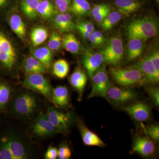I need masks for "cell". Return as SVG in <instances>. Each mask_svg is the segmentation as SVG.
Wrapping results in <instances>:
<instances>
[{"label":"cell","mask_w":159,"mask_h":159,"mask_svg":"<svg viewBox=\"0 0 159 159\" xmlns=\"http://www.w3.org/2000/svg\"><path fill=\"white\" fill-rule=\"evenodd\" d=\"M110 12V8L104 10L102 12H100L99 14L94 16H93L94 20L98 22L101 23L105 19Z\"/></svg>","instance_id":"7bdbcfd3"},{"label":"cell","mask_w":159,"mask_h":159,"mask_svg":"<svg viewBox=\"0 0 159 159\" xmlns=\"http://www.w3.org/2000/svg\"><path fill=\"white\" fill-rule=\"evenodd\" d=\"M110 73L117 84L124 86L136 85L145 80L142 72L136 66L130 68H111Z\"/></svg>","instance_id":"5b68a950"},{"label":"cell","mask_w":159,"mask_h":159,"mask_svg":"<svg viewBox=\"0 0 159 159\" xmlns=\"http://www.w3.org/2000/svg\"><path fill=\"white\" fill-rule=\"evenodd\" d=\"M70 82L78 93L79 99H81L87 82V76L84 71L80 68L76 69L70 76Z\"/></svg>","instance_id":"2e32d148"},{"label":"cell","mask_w":159,"mask_h":159,"mask_svg":"<svg viewBox=\"0 0 159 159\" xmlns=\"http://www.w3.org/2000/svg\"><path fill=\"white\" fill-rule=\"evenodd\" d=\"M109 6L108 5L105 4H99V5H96L93 9H92V14L93 16L99 14L100 12H102L106 9H109Z\"/></svg>","instance_id":"60d3db41"},{"label":"cell","mask_w":159,"mask_h":159,"mask_svg":"<svg viewBox=\"0 0 159 159\" xmlns=\"http://www.w3.org/2000/svg\"><path fill=\"white\" fill-rule=\"evenodd\" d=\"M17 53L6 33L0 29V70L11 72L16 66Z\"/></svg>","instance_id":"277c9868"},{"label":"cell","mask_w":159,"mask_h":159,"mask_svg":"<svg viewBox=\"0 0 159 159\" xmlns=\"http://www.w3.org/2000/svg\"><path fill=\"white\" fill-rule=\"evenodd\" d=\"M136 98L135 93L130 89L120 88L110 85L106 93V99L117 104L125 103Z\"/></svg>","instance_id":"30bf717a"},{"label":"cell","mask_w":159,"mask_h":159,"mask_svg":"<svg viewBox=\"0 0 159 159\" xmlns=\"http://www.w3.org/2000/svg\"><path fill=\"white\" fill-rule=\"evenodd\" d=\"M76 26H80L90 33H92L95 30V26L91 22L88 20L78 21L77 22Z\"/></svg>","instance_id":"f35d334b"},{"label":"cell","mask_w":159,"mask_h":159,"mask_svg":"<svg viewBox=\"0 0 159 159\" xmlns=\"http://www.w3.org/2000/svg\"><path fill=\"white\" fill-rule=\"evenodd\" d=\"M148 93L152 99L155 104L158 106L159 105V89L158 88H151L148 90Z\"/></svg>","instance_id":"74e56055"},{"label":"cell","mask_w":159,"mask_h":159,"mask_svg":"<svg viewBox=\"0 0 159 159\" xmlns=\"http://www.w3.org/2000/svg\"><path fill=\"white\" fill-rule=\"evenodd\" d=\"M33 57L39 61L47 70L51 66L53 54L49 48L44 47L36 49L33 53Z\"/></svg>","instance_id":"603a6c76"},{"label":"cell","mask_w":159,"mask_h":159,"mask_svg":"<svg viewBox=\"0 0 159 159\" xmlns=\"http://www.w3.org/2000/svg\"><path fill=\"white\" fill-rule=\"evenodd\" d=\"M48 30L42 27L34 28L31 31V39L32 44L34 47L39 46L44 42L48 38Z\"/></svg>","instance_id":"f1b7e54d"},{"label":"cell","mask_w":159,"mask_h":159,"mask_svg":"<svg viewBox=\"0 0 159 159\" xmlns=\"http://www.w3.org/2000/svg\"><path fill=\"white\" fill-rule=\"evenodd\" d=\"M156 1L157 2L159 3V0H156Z\"/></svg>","instance_id":"c3c4849f"},{"label":"cell","mask_w":159,"mask_h":159,"mask_svg":"<svg viewBox=\"0 0 159 159\" xmlns=\"http://www.w3.org/2000/svg\"><path fill=\"white\" fill-rule=\"evenodd\" d=\"M72 152L70 149L66 145H61L58 149L57 158L59 159H68L71 157Z\"/></svg>","instance_id":"e575fe53"},{"label":"cell","mask_w":159,"mask_h":159,"mask_svg":"<svg viewBox=\"0 0 159 159\" xmlns=\"http://www.w3.org/2000/svg\"><path fill=\"white\" fill-rule=\"evenodd\" d=\"M58 155V149L53 146H49L45 154L46 159H56Z\"/></svg>","instance_id":"ab89813d"},{"label":"cell","mask_w":159,"mask_h":159,"mask_svg":"<svg viewBox=\"0 0 159 159\" xmlns=\"http://www.w3.org/2000/svg\"><path fill=\"white\" fill-rule=\"evenodd\" d=\"M9 24L12 31L20 39H24L26 34L25 23L19 15H12L9 19Z\"/></svg>","instance_id":"cb8c5ba5"},{"label":"cell","mask_w":159,"mask_h":159,"mask_svg":"<svg viewBox=\"0 0 159 159\" xmlns=\"http://www.w3.org/2000/svg\"><path fill=\"white\" fill-rule=\"evenodd\" d=\"M123 52L122 39L119 36H114L109 39L100 53L103 56L104 61L112 65H117L123 58Z\"/></svg>","instance_id":"8992f818"},{"label":"cell","mask_w":159,"mask_h":159,"mask_svg":"<svg viewBox=\"0 0 159 159\" xmlns=\"http://www.w3.org/2000/svg\"><path fill=\"white\" fill-rule=\"evenodd\" d=\"M146 132L148 135L154 141H159V126L158 125H153L146 128Z\"/></svg>","instance_id":"d590c367"},{"label":"cell","mask_w":159,"mask_h":159,"mask_svg":"<svg viewBox=\"0 0 159 159\" xmlns=\"http://www.w3.org/2000/svg\"><path fill=\"white\" fill-rule=\"evenodd\" d=\"M48 46L52 51H58L62 46V38L57 32H53L50 36Z\"/></svg>","instance_id":"836d02e7"},{"label":"cell","mask_w":159,"mask_h":159,"mask_svg":"<svg viewBox=\"0 0 159 159\" xmlns=\"http://www.w3.org/2000/svg\"><path fill=\"white\" fill-rule=\"evenodd\" d=\"M88 39L93 45L96 46V47H98V46H100L98 40L96 38V37H95V35H94L93 33H91L90 34L88 38Z\"/></svg>","instance_id":"bcb514c9"},{"label":"cell","mask_w":159,"mask_h":159,"mask_svg":"<svg viewBox=\"0 0 159 159\" xmlns=\"http://www.w3.org/2000/svg\"><path fill=\"white\" fill-rule=\"evenodd\" d=\"M92 81V89L89 98L95 97H100L105 98L102 91V86L98 74L95 72L90 78Z\"/></svg>","instance_id":"1f68e13d"},{"label":"cell","mask_w":159,"mask_h":159,"mask_svg":"<svg viewBox=\"0 0 159 159\" xmlns=\"http://www.w3.org/2000/svg\"><path fill=\"white\" fill-rule=\"evenodd\" d=\"M124 109L129 115L139 122L146 121L150 117V109L143 102H136L126 107Z\"/></svg>","instance_id":"4fadbf2b"},{"label":"cell","mask_w":159,"mask_h":159,"mask_svg":"<svg viewBox=\"0 0 159 159\" xmlns=\"http://www.w3.org/2000/svg\"><path fill=\"white\" fill-rule=\"evenodd\" d=\"M39 2V0H22L21 8L24 14L29 19H35Z\"/></svg>","instance_id":"4316f807"},{"label":"cell","mask_w":159,"mask_h":159,"mask_svg":"<svg viewBox=\"0 0 159 159\" xmlns=\"http://www.w3.org/2000/svg\"><path fill=\"white\" fill-rule=\"evenodd\" d=\"M10 2V0H0V12L6 9Z\"/></svg>","instance_id":"7dc6e473"},{"label":"cell","mask_w":159,"mask_h":159,"mask_svg":"<svg viewBox=\"0 0 159 159\" xmlns=\"http://www.w3.org/2000/svg\"><path fill=\"white\" fill-rule=\"evenodd\" d=\"M54 27L61 32L73 31L76 28V25L69 13H61L54 17L53 20Z\"/></svg>","instance_id":"e0dca14e"},{"label":"cell","mask_w":159,"mask_h":159,"mask_svg":"<svg viewBox=\"0 0 159 159\" xmlns=\"http://www.w3.org/2000/svg\"><path fill=\"white\" fill-rule=\"evenodd\" d=\"M115 5L121 14L126 16L138 11L142 6L138 0H116Z\"/></svg>","instance_id":"d6986e66"},{"label":"cell","mask_w":159,"mask_h":159,"mask_svg":"<svg viewBox=\"0 0 159 159\" xmlns=\"http://www.w3.org/2000/svg\"><path fill=\"white\" fill-rule=\"evenodd\" d=\"M76 28L78 29L80 33L81 34V36H82L85 39H88L89 36L91 33H90V32L87 31L85 29H84L83 28L80 27V26L76 25Z\"/></svg>","instance_id":"f6af8a7d"},{"label":"cell","mask_w":159,"mask_h":159,"mask_svg":"<svg viewBox=\"0 0 159 159\" xmlns=\"http://www.w3.org/2000/svg\"><path fill=\"white\" fill-rule=\"evenodd\" d=\"M38 101L35 95L29 91L18 93L10 101L8 107L9 114L20 119H28L34 115Z\"/></svg>","instance_id":"7a4b0ae2"},{"label":"cell","mask_w":159,"mask_h":159,"mask_svg":"<svg viewBox=\"0 0 159 159\" xmlns=\"http://www.w3.org/2000/svg\"><path fill=\"white\" fill-rule=\"evenodd\" d=\"M12 88L6 81L0 80V113L7 111L11 101Z\"/></svg>","instance_id":"ffe728a7"},{"label":"cell","mask_w":159,"mask_h":159,"mask_svg":"<svg viewBox=\"0 0 159 159\" xmlns=\"http://www.w3.org/2000/svg\"><path fill=\"white\" fill-rule=\"evenodd\" d=\"M92 33L95 35V37L98 40L100 45H102L106 41L105 37L101 32L99 31H94Z\"/></svg>","instance_id":"ee69618b"},{"label":"cell","mask_w":159,"mask_h":159,"mask_svg":"<svg viewBox=\"0 0 159 159\" xmlns=\"http://www.w3.org/2000/svg\"><path fill=\"white\" fill-rule=\"evenodd\" d=\"M51 100L59 107H65L69 105L70 95L68 89L64 86H58L53 89Z\"/></svg>","instance_id":"ac0fdd59"},{"label":"cell","mask_w":159,"mask_h":159,"mask_svg":"<svg viewBox=\"0 0 159 159\" xmlns=\"http://www.w3.org/2000/svg\"><path fill=\"white\" fill-rule=\"evenodd\" d=\"M129 38L147 40L154 37L158 31L157 22L152 17L134 20L127 26Z\"/></svg>","instance_id":"3957f363"},{"label":"cell","mask_w":159,"mask_h":159,"mask_svg":"<svg viewBox=\"0 0 159 159\" xmlns=\"http://www.w3.org/2000/svg\"><path fill=\"white\" fill-rule=\"evenodd\" d=\"M78 126L83 142L84 145L89 146L105 147V143L101 139L97 134L89 130L83 122L79 121Z\"/></svg>","instance_id":"9a60e30c"},{"label":"cell","mask_w":159,"mask_h":159,"mask_svg":"<svg viewBox=\"0 0 159 159\" xmlns=\"http://www.w3.org/2000/svg\"><path fill=\"white\" fill-rule=\"evenodd\" d=\"M145 45L142 39L137 38L129 39L127 45V59L129 61L137 59L142 55Z\"/></svg>","instance_id":"44dd1931"},{"label":"cell","mask_w":159,"mask_h":159,"mask_svg":"<svg viewBox=\"0 0 159 159\" xmlns=\"http://www.w3.org/2000/svg\"><path fill=\"white\" fill-rule=\"evenodd\" d=\"M31 133L36 138L44 139L53 135L57 132L45 113L41 114L33 123Z\"/></svg>","instance_id":"9c48e42d"},{"label":"cell","mask_w":159,"mask_h":159,"mask_svg":"<svg viewBox=\"0 0 159 159\" xmlns=\"http://www.w3.org/2000/svg\"><path fill=\"white\" fill-rule=\"evenodd\" d=\"M135 66L142 72L145 80L152 83H158L159 72L157 71L148 55L141 59Z\"/></svg>","instance_id":"7c38bea8"},{"label":"cell","mask_w":159,"mask_h":159,"mask_svg":"<svg viewBox=\"0 0 159 159\" xmlns=\"http://www.w3.org/2000/svg\"><path fill=\"white\" fill-rule=\"evenodd\" d=\"M62 45L66 50L72 54H78L81 50V45L79 41L74 34L71 33L63 35Z\"/></svg>","instance_id":"d4e9b609"},{"label":"cell","mask_w":159,"mask_h":159,"mask_svg":"<svg viewBox=\"0 0 159 159\" xmlns=\"http://www.w3.org/2000/svg\"><path fill=\"white\" fill-rule=\"evenodd\" d=\"M103 62L104 59L100 52L96 53L90 50H86L82 58L83 64L90 78Z\"/></svg>","instance_id":"8fae6325"},{"label":"cell","mask_w":159,"mask_h":159,"mask_svg":"<svg viewBox=\"0 0 159 159\" xmlns=\"http://www.w3.org/2000/svg\"><path fill=\"white\" fill-rule=\"evenodd\" d=\"M133 150L143 156L148 157L154 152L155 146L148 138L139 136L135 139Z\"/></svg>","instance_id":"5bb4252c"},{"label":"cell","mask_w":159,"mask_h":159,"mask_svg":"<svg viewBox=\"0 0 159 159\" xmlns=\"http://www.w3.org/2000/svg\"><path fill=\"white\" fill-rule=\"evenodd\" d=\"M46 114L57 133L66 134L68 132L73 122L72 114L60 111L51 106L48 108Z\"/></svg>","instance_id":"ba28073f"},{"label":"cell","mask_w":159,"mask_h":159,"mask_svg":"<svg viewBox=\"0 0 159 159\" xmlns=\"http://www.w3.org/2000/svg\"><path fill=\"white\" fill-rule=\"evenodd\" d=\"M122 15L120 12L116 11L110 12L105 19L101 22L102 29L104 31L111 30L121 19Z\"/></svg>","instance_id":"4dcf8cb0"},{"label":"cell","mask_w":159,"mask_h":159,"mask_svg":"<svg viewBox=\"0 0 159 159\" xmlns=\"http://www.w3.org/2000/svg\"><path fill=\"white\" fill-rule=\"evenodd\" d=\"M156 69L157 71L159 72V51H153L148 55Z\"/></svg>","instance_id":"b9f144b4"},{"label":"cell","mask_w":159,"mask_h":159,"mask_svg":"<svg viewBox=\"0 0 159 159\" xmlns=\"http://www.w3.org/2000/svg\"><path fill=\"white\" fill-rule=\"evenodd\" d=\"M37 14L39 15L43 18H50L54 12V5L48 0H42L39 1L38 6Z\"/></svg>","instance_id":"f546056e"},{"label":"cell","mask_w":159,"mask_h":159,"mask_svg":"<svg viewBox=\"0 0 159 159\" xmlns=\"http://www.w3.org/2000/svg\"><path fill=\"white\" fill-rule=\"evenodd\" d=\"M96 72L98 74L99 79H100L101 84H102V91H103V93L105 95L106 99L107 91L110 85L109 82V78L107 72L105 68L104 67H99Z\"/></svg>","instance_id":"d6a6232c"},{"label":"cell","mask_w":159,"mask_h":159,"mask_svg":"<svg viewBox=\"0 0 159 159\" xmlns=\"http://www.w3.org/2000/svg\"><path fill=\"white\" fill-rule=\"evenodd\" d=\"M53 74L60 79H63L66 77L70 71L68 62L63 59L56 61L53 66Z\"/></svg>","instance_id":"83f0119b"},{"label":"cell","mask_w":159,"mask_h":159,"mask_svg":"<svg viewBox=\"0 0 159 159\" xmlns=\"http://www.w3.org/2000/svg\"><path fill=\"white\" fill-rule=\"evenodd\" d=\"M70 8L72 13L76 16L83 17L89 14L91 6L87 0H73Z\"/></svg>","instance_id":"484cf974"},{"label":"cell","mask_w":159,"mask_h":159,"mask_svg":"<svg viewBox=\"0 0 159 159\" xmlns=\"http://www.w3.org/2000/svg\"><path fill=\"white\" fill-rule=\"evenodd\" d=\"M31 156L29 145L16 133L8 131L0 139V159H27Z\"/></svg>","instance_id":"6da1fadb"},{"label":"cell","mask_w":159,"mask_h":159,"mask_svg":"<svg viewBox=\"0 0 159 159\" xmlns=\"http://www.w3.org/2000/svg\"><path fill=\"white\" fill-rule=\"evenodd\" d=\"M26 88L37 92L48 99H51L53 89L42 74H28L23 82Z\"/></svg>","instance_id":"52a82bcc"},{"label":"cell","mask_w":159,"mask_h":159,"mask_svg":"<svg viewBox=\"0 0 159 159\" xmlns=\"http://www.w3.org/2000/svg\"><path fill=\"white\" fill-rule=\"evenodd\" d=\"M71 0H55V5L61 13H66L70 4Z\"/></svg>","instance_id":"8d00e7d4"},{"label":"cell","mask_w":159,"mask_h":159,"mask_svg":"<svg viewBox=\"0 0 159 159\" xmlns=\"http://www.w3.org/2000/svg\"><path fill=\"white\" fill-rule=\"evenodd\" d=\"M23 68L27 74H40L45 73L47 69L39 61L32 57H27L23 63Z\"/></svg>","instance_id":"7402d4cb"}]
</instances>
